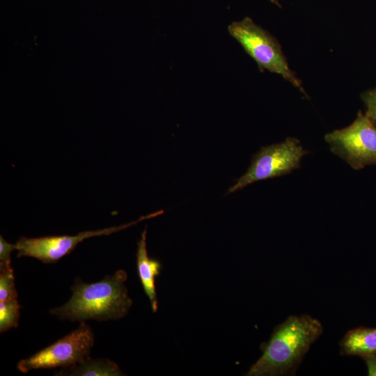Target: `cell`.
<instances>
[{
    "label": "cell",
    "instance_id": "11",
    "mask_svg": "<svg viewBox=\"0 0 376 376\" xmlns=\"http://www.w3.org/2000/svg\"><path fill=\"white\" fill-rule=\"evenodd\" d=\"M20 305L17 299L0 301V331H6L17 327Z\"/></svg>",
    "mask_w": 376,
    "mask_h": 376
},
{
    "label": "cell",
    "instance_id": "13",
    "mask_svg": "<svg viewBox=\"0 0 376 376\" xmlns=\"http://www.w3.org/2000/svg\"><path fill=\"white\" fill-rule=\"evenodd\" d=\"M365 107V114L376 125V88L361 94Z\"/></svg>",
    "mask_w": 376,
    "mask_h": 376
},
{
    "label": "cell",
    "instance_id": "10",
    "mask_svg": "<svg viewBox=\"0 0 376 376\" xmlns=\"http://www.w3.org/2000/svg\"><path fill=\"white\" fill-rule=\"evenodd\" d=\"M56 375L65 376L124 375L115 362L107 359H93L90 357L78 363L62 368Z\"/></svg>",
    "mask_w": 376,
    "mask_h": 376
},
{
    "label": "cell",
    "instance_id": "2",
    "mask_svg": "<svg viewBox=\"0 0 376 376\" xmlns=\"http://www.w3.org/2000/svg\"><path fill=\"white\" fill-rule=\"evenodd\" d=\"M127 278L126 272L119 269L96 283H84L77 279L69 301L50 310V313L70 321L122 318L132 304L125 285Z\"/></svg>",
    "mask_w": 376,
    "mask_h": 376
},
{
    "label": "cell",
    "instance_id": "7",
    "mask_svg": "<svg viewBox=\"0 0 376 376\" xmlns=\"http://www.w3.org/2000/svg\"><path fill=\"white\" fill-rule=\"evenodd\" d=\"M163 212V210H159L126 224L96 230H86L76 235H51L35 238L22 237L15 244L16 250L18 251L17 256L31 257L44 263H54L71 253L77 245L85 239L109 235L136 224L142 220L159 216Z\"/></svg>",
    "mask_w": 376,
    "mask_h": 376
},
{
    "label": "cell",
    "instance_id": "5",
    "mask_svg": "<svg viewBox=\"0 0 376 376\" xmlns=\"http://www.w3.org/2000/svg\"><path fill=\"white\" fill-rule=\"evenodd\" d=\"M324 139L353 169L376 165V125L361 111L351 125L327 134Z\"/></svg>",
    "mask_w": 376,
    "mask_h": 376
},
{
    "label": "cell",
    "instance_id": "8",
    "mask_svg": "<svg viewBox=\"0 0 376 376\" xmlns=\"http://www.w3.org/2000/svg\"><path fill=\"white\" fill-rule=\"evenodd\" d=\"M146 239V228L141 233V238L137 243V272L143 288L150 300L152 310L155 313L158 308L155 277L159 274L162 265L157 260L148 256Z\"/></svg>",
    "mask_w": 376,
    "mask_h": 376
},
{
    "label": "cell",
    "instance_id": "9",
    "mask_svg": "<svg viewBox=\"0 0 376 376\" xmlns=\"http://www.w3.org/2000/svg\"><path fill=\"white\" fill-rule=\"evenodd\" d=\"M340 354L362 359L376 355V327H359L348 331L339 343Z\"/></svg>",
    "mask_w": 376,
    "mask_h": 376
},
{
    "label": "cell",
    "instance_id": "3",
    "mask_svg": "<svg viewBox=\"0 0 376 376\" xmlns=\"http://www.w3.org/2000/svg\"><path fill=\"white\" fill-rule=\"evenodd\" d=\"M230 35L256 62L260 71L267 70L283 77L305 93L301 81L289 68L277 40L250 17L233 22L228 27Z\"/></svg>",
    "mask_w": 376,
    "mask_h": 376
},
{
    "label": "cell",
    "instance_id": "16",
    "mask_svg": "<svg viewBox=\"0 0 376 376\" xmlns=\"http://www.w3.org/2000/svg\"><path fill=\"white\" fill-rule=\"evenodd\" d=\"M272 2L279 5L278 0H270Z\"/></svg>",
    "mask_w": 376,
    "mask_h": 376
},
{
    "label": "cell",
    "instance_id": "15",
    "mask_svg": "<svg viewBox=\"0 0 376 376\" xmlns=\"http://www.w3.org/2000/svg\"><path fill=\"white\" fill-rule=\"evenodd\" d=\"M366 364L368 375L370 376L376 375V355L368 357L363 359Z\"/></svg>",
    "mask_w": 376,
    "mask_h": 376
},
{
    "label": "cell",
    "instance_id": "14",
    "mask_svg": "<svg viewBox=\"0 0 376 376\" xmlns=\"http://www.w3.org/2000/svg\"><path fill=\"white\" fill-rule=\"evenodd\" d=\"M16 250L15 244L8 243L0 236V265H10V254Z\"/></svg>",
    "mask_w": 376,
    "mask_h": 376
},
{
    "label": "cell",
    "instance_id": "12",
    "mask_svg": "<svg viewBox=\"0 0 376 376\" xmlns=\"http://www.w3.org/2000/svg\"><path fill=\"white\" fill-rule=\"evenodd\" d=\"M17 297L13 269L10 265H0V301Z\"/></svg>",
    "mask_w": 376,
    "mask_h": 376
},
{
    "label": "cell",
    "instance_id": "6",
    "mask_svg": "<svg viewBox=\"0 0 376 376\" xmlns=\"http://www.w3.org/2000/svg\"><path fill=\"white\" fill-rule=\"evenodd\" d=\"M94 344L91 328L81 321L79 327L54 344L21 360L17 368L23 373L34 369L65 368L90 357Z\"/></svg>",
    "mask_w": 376,
    "mask_h": 376
},
{
    "label": "cell",
    "instance_id": "1",
    "mask_svg": "<svg viewBox=\"0 0 376 376\" xmlns=\"http://www.w3.org/2000/svg\"><path fill=\"white\" fill-rule=\"evenodd\" d=\"M322 331L321 322L309 315L288 317L274 329L263 346L262 356L246 375L279 376L295 373Z\"/></svg>",
    "mask_w": 376,
    "mask_h": 376
},
{
    "label": "cell",
    "instance_id": "4",
    "mask_svg": "<svg viewBox=\"0 0 376 376\" xmlns=\"http://www.w3.org/2000/svg\"><path fill=\"white\" fill-rule=\"evenodd\" d=\"M308 153L300 141L293 137L263 147L253 155L246 172L229 188L227 194L242 189L258 180L290 173L300 167L302 157Z\"/></svg>",
    "mask_w": 376,
    "mask_h": 376
}]
</instances>
